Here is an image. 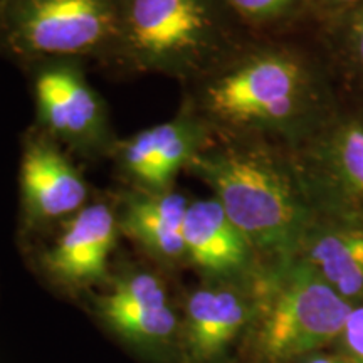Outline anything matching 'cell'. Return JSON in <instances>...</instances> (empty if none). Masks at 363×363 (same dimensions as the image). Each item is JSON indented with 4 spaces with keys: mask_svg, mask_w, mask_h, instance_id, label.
<instances>
[{
    "mask_svg": "<svg viewBox=\"0 0 363 363\" xmlns=\"http://www.w3.org/2000/svg\"><path fill=\"white\" fill-rule=\"evenodd\" d=\"M185 170L212 189L252 249L289 261L305 242L310 217L303 184L271 150L212 136Z\"/></svg>",
    "mask_w": 363,
    "mask_h": 363,
    "instance_id": "obj_1",
    "label": "cell"
},
{
    "mask_svg": "<svg viewBox=\"0 0 363 363\" xmlns=\"http://www.w3.org/2000/svg\"><path fill=\"white\" fill-rule=\"evenodd\" d=\"M182 104L216 138L288 133L306 115L311 81L305 65L283 49H259L217 62L184 86Z\"/></svg>",
    "mask_w": 363,
    "mask_h": 363,
    "instance_id": "obj_2",
    "label": "cell"
},
{
    "mask_svg": "<svg viewBox=\"0 0 363 363\" xmlns=\"http://www.w3.org/2000/svg\"><path fill=\"white\" fill-rule=\"evenodd\" d=\"M120 9L115 69L185 86L222 61L225 0H120Z\"/></svg>",
    "mask_w": 363,
    "mask_h": 363,
    "instance_id": "obj_3",
    "label": "cell"
},
{
    "mask_svg": "<svg viewBox=\"0 0 363 363\" xmlns=\"http://www.w3.org/2000/svg\"><path fill=\"white\" fill-rule=\"evenodd\" d=\"M120 12V0H6L0 56L24 67L56 59H96L110 66Z\"/></svg>",
    "mask_w": 363,
    "mask_h": 363,
    "instance_id": "obj_4",
    "label": "cell"
},
{
    "mask_svg": "<svg viewBox=\"0 0 363 363\" xmlns=\"http://www.w3.org/2000/svg\"><path fill=\"white\" fill-rule=\"evenodd\" d=\"M257 342L272 362H286L328 343L352 308L306 261H281L257 289Z\"/></svg>",
    "mask_w": 363,
    "mask_h": 363,
    "instance_id": "obj_5",
    "label": "cell"
},
{
    "mask_svg": "<svg viewBox=\"0 0 363 363\" xmlns=\"http://www.w3.org/2000/svg\"><path fill=\"white\" fill-rule=\"evenodd\" d=\"M27 69L33 81L35 128L79 157H111L118 136L106 103L86 79L81 61L56 59Z\"/></svg>",
    "mask_w": 363,
    "mask_h": 363,
    "instance_id": "obj_6",
    "label": "cell"
},
{
    "mask_svg": "<svg viewBox=\"0 0 363 363\" xmlns=\"http://www.w3.org/2000/svg\"><path fill=\"white\" fill-rule=\"evenodd\" d=\"M19 195L24 230L66 220L89 203V187L83 174L61 145L39 128H30L22 136Z\"/></svg>",
    "mask_w": 363,
    "mask_h": 363,
    "instance_id": "obj_7",
    "label": "cell"
},
{
    "mask_svg": "<svg viewBox=\"0 0 363 363\" xmlns=\"http://www.w3.org/2000/svg\"><path fill=\"white\" fill-rule=\"evenodd\" d=\"M211 130L182 104L172 120L118 138L111 157L130 187L174 189L175 177L212 140Z\"/></svg>",
    "mask_w": 363,
    "mask_h": 363,
    "instance_id": "obj_8",
    "label": "cell"
},
{
    "mask_svg": "<svg viewBox=\"0 0 363 363\" xmlns=\"http://www.w3.org/2000/svg\"><path fill=\"white\" fill-rule=\"evenodd\" d=\"M61 224L51 246L39 254L40 271L74 291L106 281L120 235L116 206L106 201L89 202Z\"/></svg>",
    "mask_w": 363,
    "mask_h": 363,
    "instance_id": "obj_9",
    "label": "cell"
},
{
    "mask_svg": "<svg viewBox=\"0 0 363 363\" xmlns=\"http://www.w3.org/2000/svg\"><path fill=\"white\" fill-rule=\"evenodd\" d=\"M189 202L174 189L130 187L120 194L116 203L120 233L160 264H180L185 261L184 220Z\"/></svg>",
    "mask_w": 363,
    "mask_h": 363,
    "instance_id": "obj_10",
    "label": "cell"
},
{
    "mask_svg": "<svg viewBox=\"0 0 363 363\" xmlns=\"http://www.w3.org/2000/svg\"><path fill=\"white\" fill-rule=\"evenodd\" d=\"M185 261L211 278L238 274L251 259L252 246L216 197L190 201L184 220Z\"/></svg>",
    "mask_w": 363,
    "mask_h": 363,
    "instance_id": "obj_11",
    "label": "cell"
},
{
    "mask_svg": "<svg viewBox=\"0 0 363 363\" xmlns=\"http://www.w3.org/2000/svg\"><path fill=\"white\" fill-rule=\"evenodd\" d=\"M251 306L238 289L202 286L189 296L185 308V340L195 362L220 355L247 323Z\"/></svg>",
    "mask_w": 363,
    "mask_h": 363,
    "instance_id": "obj_12",
    "label": "cell"
},
{
    "mask_svg": "<svg viewBox=\"0 0 363 363\" xmlns=\"http://www.w3.org/2000/svg\"><path fill=\"white\" fill-rule=\"evenodd\" d=\"M308 184L363 206V125L350 121L338 126L310 157Z\"/></svg>",
    "mask_w": 363,
    "mask_h": 363,
    "instance_id": "obj_13",
    "label": "cell"
},
{
    "mask_svg": "<svg viewBox=\"0 0 363 363\" xmlns=\"http://www.w3.org/2000/svg\"><path fill=\"white\" fill-rule=\"evenodd\" d=\"M305 261L345 301L363 296V229L340 227L316 234Z\"/></svg>",
    "mask_w": 363,
    "mask_h": 363,
    "instance_id": "obj_14",
    "label": "cell"
},
{
    "mask_svg": "<svg viewBox=\"0 0 363 363\" xmlns=\"http://www.w3.org/2000/svg\"><path fill=\"white\" fill-rule=\"evenodd\" d=\"M98 315L118 335L142 345L169 342L179 328V318L170 305L158 308H121L96 303Z\"/></svg>",
    "mask_w": 363,
    "mask_h": 363,
    "instance_id": "obj_15",
    "label": "cell"
},
{
    "mask_svg": "<svg viewBox=\"0 0 363 363\" xmlns=\"http://www.w3.org/2000/svg\"><path fill=\"white\" fill-rule=\"evenodd\" d=\"M96 303L121 308H158L169 305L163 281L148 271H131L118 276L111 289Z\"/></svg>",
    "mask_w": 363,
    "mask_h": 363,
    "instance_id": "obj_16",
    "label": "cell"
},
{
    "mask_svg": "<svg viewBox=\"0 0 363 363\" xmlns=\"http://www.w3.org/2000/svg\"><path fill=\"white\" fill-rule=\"evenodd\" d=\"M301 0H225L230 12L251 24H267L284 19Z\"/></svg>",
    "mask_w": 363,
    "mask_h": 363,
    "instance_id": "obj_17",
    "label": "cell"
},
{
    "mask_svg": "<svg viewBox=\"0 0 363 363\" xmlns=\"http://www.w3.org/2000/svg\"><path fill=\"white\" fill-rule=\"evenodd\" d=\"M343 335L350 352L363 363V306L350 311L345 321Z\"/></svg>",
    "mask_w": 363,
    "mask_h": 363,
    "instance_id": "obj_18",
    "label": "cell"
},
{
    "mask_svg": "<svg viewBox=\"0 0 363 363\" xmlns=\"http://www.w3.org/2000/svg\"><path fill=\"white\" fill-rule=\"evenodd\" d=\"M352 43H353V49H355L358 61L363 65V0H362L360 9H358V12L355 16V21H353Z\"/></svg>",
    "mask_w": 363,
    "mask_h": 363,
    "instance_id": "obj_19",
    "label": "cell"
},
{
    "mask_svg": "<svg viewBox=\"0 0 363 363\" xmlns=\"http://www.w3.org/2000/svg\"><path fill=\"white\" fill-rule=\"evenodd\" d=\"M328 2L335 4V6H352V4H358L362 0H328Z\"/></svg>",
    "mask_w": 363,
    "mask_h": 363,
    "instance_id": "obj_20",
    "label": "cell"
},
{
    "mask_svg": "<svg viewBox=\"0 0 363 363\" xmlns=\"http://www.w3.org/2000/svg\"><path fill=\"white\" fill-rule=\"evenodd\" d=\"M310 363H342V362L331 360V358H315V360H311Z\"/></svg>",
    "mask_w": 363,
    "mask_h": 363,
    "instance_id": "obj_21",
    "label": "cell"
},
{
    "mask_svg": "<svg viewBox=\"0 0 363 363\" xmlns=\"http://www.w3.org/2000/svg\"><path fill=\"white\" fill-rule=\"evenodd\" d=\"M4 2H6V0H0V9H2V6H4Z\"/></svg>",
    "mask_w": 363,
    "mask_h": 363,
    "instance_id": "obj_22",
    "label": "cell"
}]
</instances>
